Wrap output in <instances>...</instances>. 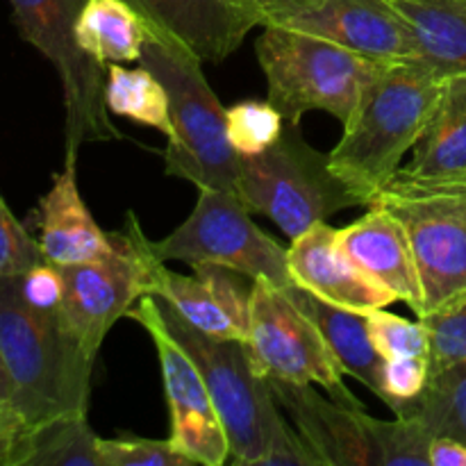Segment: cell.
Segmentation results:
<instances>
[{
    "mask_svg": "<svg viewBox=\"0 0 466 466\" xmlns=\"http://www.w3.org/2000/svg\"><path fill=\"white\" fill-rule=\"evenodd\" d=\"M246 349L259 371L273 380L319 385L349 408L364 410L344 385V369L332 355L321 330L303 312L289 287L253 280Z\"/></svg>",
    "mask_w": 466,
    "mask_h": 466,
    "instance_id": "10",
    "label": "cell"
},
{
    "mask_svg": "<svg viewBox=\"0 0 466 466\" xmlns=\"http://www.w3.org/2000/svg\"><path fill=\"white\" fill-rule=\"evenodd\" d=\"M191 276L171 271L155 258L148 241L146 280L148 294L162 299L173 312L189 326L217 339L246 341L248 335V305L253 285L244 287L250 278L226 267L196 264Z\"/></svg>",
    "mask_w": 466,
    "mask_h": 466,
    "instance_id": "13",
    "label": "cell"
},
{
    "mask_svg": "<svg viewBox=\"0 0 466 466\" xmlns=\"http://www.w3.org/2000/svg\"><path fill=\"white\" fill-rule=\"evenodd\" d=\"M46 262L39 241L14 217L0 191V278H14Z\"/></svg>",
    "mask_w": 466,
    "mask_h": 466,
    "instance_id": "33",
    "label": "cell"
},
{
    "mask_svg": "<svg viewBox=\"0 0 466 466\" xmlns=\"http://www.w3.org/2000/svg\"><path fill=\"white\" fill-rule=\"evenodd\" d=\"M39 248L55 267H76L105 258L114 248L112 232L96 223L77 189L76 159H66L35 212Z\"/></svg>",
    "mask_w": 466,
    "mask_h": 466,
    "instance_id": "19",
    "label": "cell"
},
{
    "mask_svg": "<svg viewBox=\"0 0 466 466\" xmlns=\"http://www.w3.org/2000/svg\"><path fill=\"white\" fill-rule=\"evenodd\" d=\"M16 30L57 71L64 94V148L66 159L91 141L121 139L109 121L105 85L107 66L77 46V18L86 0H9Z\"/></svg>",
    "mask_w": 466,
    "mask_h": 466,
    "instance_id": "7",
    "label": "cell"
},
{
    "mask_svg": "<svg viewBox=\"0 0 466 466\" xmlns=\"http://www.w3.org/2000/svg\"><path fill=\"white\" fill-rule=\"evenodd\" d=\"M285 130V118L264 100H241L228 107V139L239 157L271 148Z\"/></svg>",
    "mask_w": 466,
    "mask_h": 466,
    "instance_id": "28",
    "label": "cell"
},
{
    "mask_svg": "<svg viewBox=\"0 0 466 466\" xmlns=\"http://www.w3.org/2000/svg\"><path fill=\"white\" fill-rule=\"evenodd\" d=\"M150 248L162 262L212 264L285 289L294 285L285 246L255 226L250 209L237 196L221 189H198L187 221L164 239H150Z\"/></svg>",
    "mask_w": 466,
    "mask_h": 466,
    "instance_id": "9",
    "label": "cell"
},
{
    "mask_svg": "<svg viewBox=\"0 0 466 466\" xmlns=\"http://www.w3.org/2000/svg\"><path fill=\"white\" fill-rule=\"evenodd\" d=\"M337 232V228L323 221L291 239V246L287 248L291 282L326 303L358 314L376 312L399 303L391 291L376 285L350 262Z\"/></svg>",
    "mask_w": 466,
    "mask_h": 466,
    "instance_id": "16",
    "label": "cell"
},
{
    "mask_svg": "<svg viewBox=\"0 0 466 466\" xmlns=\"http://www.w3.org/2000/svg\"><path fill=\"white\" fill-rule=\"evenodd\" d=\"M32 435L35 432L18 408L16 390L0 358V466H25Z\"/></svg>",
    "mask_w": 466,
    "mask_h": 466,
    "instance_id": "31",
    "label": "cell"
},
{
    "mask_svg": "<svg viewBox=\"0 0 466 466\" xmlns=\"http://www.w3.org/2000/svg\"><path fill=\"white\" fill-rule=\"evenodd\" d=\"M255 53L267 77L268 103L289 126H299L308 112H328L344 127L373 77L390 66L287 25L264 27Z\"/></svg>",
    "mask_w": 466,
    "mask_h": 466,
    "instance_id": "5",
    "label": "cell"
},
{
    "mask_svg": "<svg viewBox=\"0 0 466 466\" xmlns=\"http://www.w3.org/2000/svg\"><path fill=\"white\" fill-rule=\"evenodd\" d=\"M431 362L426 358H391L382 367V403L399 417L426 390Z\"/></svg>",
    "mask_w": 466,
    "mask_h": 466,
    "instance_id": "34",
    "label": "cell"
},
{
    "mask_svg": "<svg viewBox=\"0 0 466 466\" xmlns=\"http://www.w3.org/2000/svg\"><path fill=\"white\" fill-rule=\"evenodd\" d=\"M237 198L250 212L271 218L291 239L349 208H367L362 196L330 167L300 135L285 123L276 144L259 155L241 157Z\"/></svg>",
    "mask_w": 466,
    "mask_h": 466,
    "instance_id": "6",
    "label": "cell"
},
{
    "mask_svg": "<svg viewBox=\"0 0 466 466\" xmlns=\"http://www.w3.org/2000/svg\"><path fill=\"white\" fill-rule=\"evenodd\" d=\"M98 451L103 466H194L189 458L173 446L171 440L148 437H116L100 440Z\"/></svg>",
    "mask_w": 466,
    "mask_h": 466,
    "instance_id": "30",
    "label": "cell"
},
{
    "mask_svg": "<svg viewBox=\"0 0 466 466\" xmlns=\"http://www.w3.org/2000/svg\"><path fill=\"white\" fill-rule=\"evenodd\" d=\"M77 46L98 64L139 62L146 23L126 0H86L77 18Z\"/></svg>",
    "mask_w": 466,
    "mask_h": 466,
    "instance_id": "23",
    "label": "cell"
},
{
    "mask_svg": "<svg viewBox=\"0 0 466 466\" xmlns=\"http://www.w3.org/2000/svg\"><path fill=\"white\" fill-rule=\"evenodd\" d=\"M373 203L390 209L408 232L423 289V317L462 305L466 300V187L421 185L394 177Z\"/></svg>",
    "mask_w": 466,
    "mask_h": 466,
    "instance_id": "8",
    "label": "cell"
},
{
    "mask_svg": "<svg viewBox=\"0 0 466 466\" xmlns=\"http://www.w3.org/2000/svg\"><path fill=\"white\" fill-rule=\"evenodd\" d=\"M255 25H285L291 18L309 12L323 0H232Z\"/></svg>",
    "mask_w": 466,
    "mask_h": 466,
    "instance_id": "36",
    "label": "cell"
},
{
    "mask_svg": "<svg viewBox=\"0 0 466 466\" xmlns=\"http://www.w3.org/2000/svg\"><path fill=\"white\" fill-rule=\"evenodd\" d=\"M0 358L32 432L89 410L96 358L68 330L62 312L27 305L16 276L0 278Z\"/></svg>",
    "mask_w": 466,
    "mask_h": 466,
    "instance_id": "3",
    "label": "cell"
},
{
    "mask_svg": "<svg viewBox=\"0 0 466 466\" xmlns=\"http://www.w3.org/2000/svg\"><path fill=\"white\" fill-rule=\"evenodd\" d=\"M396 177L421 185L466 187V73L446 77L431 126Z\"/></svg>",
    "mask_w": 466,
    "mask_h": 466,
    "instance_id": "20",
    "label": "cell"
},
{
    "mask_svg": "<svg viewBox=\"0 0 466 466\" xmlns=\"http://www.w3.org/2000/svg\"><path fill=\"white\" fill-rule=\"evenodd\" d=\"M25 466H103L86 414L55 419L32 435Z\"/></svg>",
    "mask_w": 466,
    "mask_h": 466,
    "instance_id": "25",
    "label": "cell"
},
{
    "mask_svg": "<svg viewBox=\"0 0 466 466\" xmlns=\"http://www.w3.org/2000/svg\"><path fill=\"white\" fill-rule=\"evenodd\" d=\"M127 317L135 319L148 332L157 350L168 414H171L168 440L194 464H226L230 460V444L212 396L191 355L164 323L157 296H141Z\"/></svg>",
    "mask_w": 466,
    "mask_h": 466,
    "instance_id": "12",
    "label": "cell"
},
{
    "mask_svg": "<svg viewBox=\"0 0 466 466\" xmlns=\"http://www.w3.org/2000/svg\"><path fill=\"white\" fill-rule=\"evenodd\" d=\"M371 432L380 466H431L428 451L435 435L419 414H399L394 421L371 417Z\"/></svg>",
    "mask_w": 466,
    "mask_h": 466,
    "instance_id": "27",
    "label": "cell"
},
{
    "mask_svg": "<svg viewBox=\"0 0 466 466\" xmlns=\"http://www.w3.org/2000/svg\"><path fill=\"white\" fill-rule=\"evenodd\" d=\"M417 39L419 64L437 77L466 73V0H394Z\"/></svg>",
    "mask_w": 466,
    "mask_h": 466,
    "instance_id": "22",
    "label": "cell"
},
{
    "mask_svg": "<svg viewBox=\"0 0 466 466\" xmlns=\"http://www.w3.org/2000/svg\"><path fill=\"white\" fill-rule=\"evenodd\" d=\"M444 80L419 62L390 64L360 98L330 167L369 205L399 173L400 162L431 126Z\"/></svg>",
    "mask_w": 466,
    "mask_h": 466,
    "instance_id": "2",
    "label": "cell"
},
{
    "mask_svg": "<svg viewBox=\"0 0 466 466\" xmlns=\"http://www.w3.org/2000/svg\"><path fill=\"white\" fill-rule=\"evenodd\" d=\"M268 382L282 412L323 466H380L371 417L364 410L326 399L314 385L273 378Z\"/></svg>",
    "mask_w": 466,
    "mask_h": 466,
    "instance_id": "14",
    "label": "cell"
},
{
    "mask_svg": "<svg viewBox=\"0 0 466 466\" xmlns=\"http://www.w3.org/2000/svg\"><path fill=\"white\" fill-rule=\"evenodd\" d=\"M367 328L373 346L385 360L426 358L431 362V335L423 319L408 321L399 314L376 309L367 314Z\"/></svg>",
    "mask_w": 466,
    "mask_h": 466,
    "instance_id": "29",
    "label": "cell"
},
{
    "mask_svg": "<svg viewBox=\"0 0 466 466\" xmlns=\"http://www.w3.org/2000/svg\"><path fill=\"white\" fill-rule=\"evenodd\" d=\"M369 212L337 232L344 253L376 285L385 287L417 319L423 317V289L403 223L387 208L373 203Z\"/></svg>",
    "mask_w": 466,
    "mask_h": 466,
    "instance_id": "17",
    "label": "cell"
},
{
    "mask_svg": "<svg viewBox=\"0 0 466 466\" xmlns=\"http://www.w3.org/2000/svg\"><path fill=\"white\" fill-rule=\"evenodd\" d=\"M112 241L114 248L105 258L59 267L64 276L62 319L94 358L114 323L148 294L146 258L150 239L135 212L126 214V226L112 232Z\"/></svg>",
    "mask_w": 466,
    "mask_h": 466,
    "instance_id": "11",
    "label": "cell"
},
{
    "mask_svg": "<svg viewBox=\"0 0 466 466\" xmlns=\"http://www.w3.org/2000/svg\"><path fill=\"white\" fill-rule=\"evenodd\" d=\"M164 323L185 346L208 385L230 444V460L241 466H323L291 421L282 417L271 382L239 339H217L196 330L162 299Z\"/></svg>",
    "mask_w": 466,
    "mask_h": 466,
    "instance_id": "1",
    "label": "cell"
},
{
    "mask_svg": "<svg viewBox=\"0 0 466 466\" xmlns=\"http://www.w3.org/2000/svg\"><path fill=\"white\" fill-rule=\"evenodd\" d=\"M23 300L41 312H62L64 276L62 268L50 262H41L16 276Z\"/></svg>",
    "mask_w": 466,
    "mask_h": 466,
    "instance_id": "35",
    "label": "cell"
},
{
    "mask_svg": "<svg viewBox=\"0 0 466 466\" xmlns=\"http://www.w3.org/2000/svg\"><path fill=\"white\" fill-rule=\"evenodd\" d=\"M139 64L159 77L168 96L173 132L164 148V173L196 189L237 196L241 157L228 139V109L209 86L203 62L180 41L146 23Z\"/></svg>",
    "mask_w": 466,
    "mask_h": 466,
    "instance_id": "4",
    "label": "cell"
},
{
    "mask_svg": "<svg viewBox=\"0 0 466 466\" xmlns=\"http://www.w3.org/2000/svg\"><path fill=\"white\" fill-rule=\"evenodd\" d=\"M285 25L335 41L378 64L419 62L414 30L394 0H323Z\"/></svg>",
    "mask_w": 466,
    "mask_h": 466,
    "instance_id": "15",
    "label": "cell"
},
{
    "mask_svg": "<svg viewBox=\"0 0 466 466\" xmlns=\"http://www.w3.org/2000/svg\"><path fill=\"white\" fill-rule=\"evenodd\" d=\"M105 100L109 112L130 118L132 123L162 132L171 137V112L168 96L159 77L150 68H127L123 64H107V85Z\"/></svg>",
    "mask_w": 466,
    "mask_h": 466,
    "instance_id": "24",
    "label": "cell"
},
{
    "mask_svg": "<svg viewBox=\"0 0 466 466\" xmlns=\"http://www.w3.org/2000/svg\"><path fill=\"white\" fill-rule=\"evenodd\" d=\"M148 25L180 41L200 62H223L255 25L232 0H126Z\"/></svg>",
    "mask_w": 466,
    "mask_h": 466,
    "instance_id": "18",
    "label": "cell"
},
{
    "mask_svg": "<svg viewBox=\"0 0 466 466\" xmlns=\"http://www.w3.org/2000/svg\"><path fill=\"white\" fill-rule=\"evenodd\" d=\"M423 323L431 335V376L466 364V300L446 312L428 314Z\"/></svg>",
    "mask_w": 466,
    "mask_h": 466,
    "instance_id": "32",
    "label": "cell"
},
{
    "mask_svg": "<svg viewBox=\"0 0 466 466\" xmlns=\"http://www.w3.org/2000/svg\"><path fill=\"white\" fill-rule=\"evenodd\" d=\"M428 460L431 466H466V444L449 435L432 437Z\"/></svg>",
    "mask_w": 466,
    "mask_h": 466,
    "instance_id": "37",
    "label": "cell"
},
{
    "mask_svg": "<svg viewBox=\"0 0 466 466\" xmlns=\"http://www.w3.org/2000/svg\"><path fill=\"white\" fill-rule=\"evenodd\" d=\"M405 412L419 414L435 437L449 435L466 444V364L432 373Z\"/></svg>",
    "mask_w": 466,
    "mask_h": 466,
    "instance_id": "26",
    "label": "cell"
},
{
    "mask_svg": "<svg viewBox=\"0 0 466 466\" xmlns=\"http://www.w3.org/2000/svg\"><path fill=\"white\" fill-rule=\"evenodd\" d=\"M289 291L296 303L303 308V312L312 319L314 326L321 330L323 339L330 346L332 355L344 369V373L362 382L373 396L382 400L385 396V390H382L385 358L373 346L367 328V314L337 308L296 285H291Z\"/></svg>",
    "mask_w": 466,
    "mask_h": 466,
    "instance_id": "21",
    "label": "cell"
}]
</instances>
